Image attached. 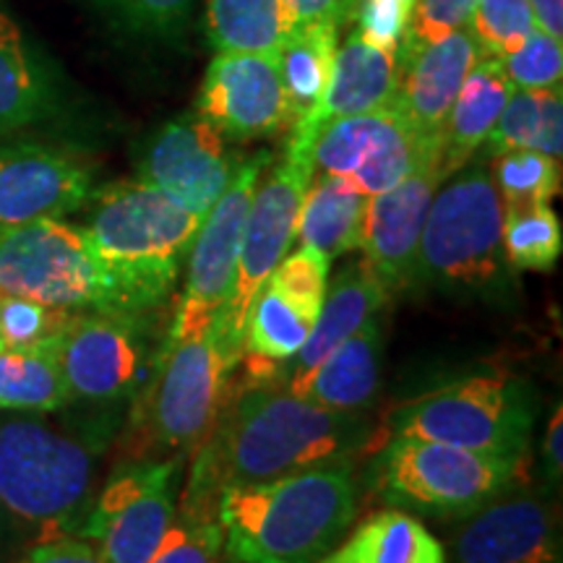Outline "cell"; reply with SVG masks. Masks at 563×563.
Here are the masks:
<instances>
[{
    "instance_id": "1",
    "label": "cell",
    "mask_w": 563,
    "mask_h": 563,
    "mask_svg": "<svg viewBox=\"0 0 563 563\" xmlns=\"http://www.w3.org/2000/svg\"><path fill=\"white\" fill-rule=\"evenodd\" d=\"M365 441L357 412L319 407L292 391L253 389L211 435L188 498L220 504L232 485L277 481L313 464L350 456Z\"/></svg>"
},
{
    "instance_id": "2",
    "label": "cell",
    "mask_w": 563,
    "mask_h": 563,
    "mask_svg": "<svg viewBox=\"0 0 563 563\" xmlns=\"http://www.w3.org/2000/svg\"><path fill=\"white\" fill-rule=\"evenodd\" d=\"M355 511L350 456L277 481L232 485L217 504L232 563H319L344 538Z\"/></svg>"
},
{
    "instance_id": "3",
    "label": "cell",
    "mask_w": 563,
    "mask_h": 563,
    "mask_svg": "<svg viewBox=\"0 0 563 563\" xmlns=\"http://www.w3.org/2000/svg\"><path fill=\"white\" fill-rule=\"evenodd\" d=\"M203 217L144 180L102 188L87 232L112 287L115 313L136 316L170 298Z\"/></svg>"
},
{
    "instance_id": "4",
    "label": "cell",
    "mask_w": 563,
    "mask_h": 563,
    "mask_svg": "<svg viewBox=\"0 0 563 563\" xmlns=\"http://www.w3.org/2000/svg\"><path fill=\"white\" fill-rule=\"evenodd\" d=\"M522 456L483 454L452 443L391 435L368 467L382 501L428 517L464 519L509 488Z\"/></svg>"
},
{
    "instance_id": "5",
    "label": "cell",
    "mask_w": 563,
    "mask_h": 563,
    "mask_svg": "<svg viewBox=\"0 0 563 563\" xmlns=\"http://www.w3.org/2000/svg\"><path fill=\"white\" fill-rule=\"evenodd\" d=\"M504 207L493 175L462 167L435 191L420 235L415 282L443 290H488L506 277Z\"/></svg>"
},
{
    "instance_id": "6",
    "label": "cell",
    "mask_w": 563,
    "mask_h": 563,
    "mask_svg": "<svg viewBox=\"0 0 563 563\" xmlns=\"http://www.w3.org/2000/svg\"><path fill=\"white\" fill-rule=\"evenodd\" d=\"M313 175V146L290 136L285 157L272 167L266 178L258 180L245 220L241 251H238L235 277L228 300L214 316L217 350L228 373L235 371L243 357V332L253 300L274 266L290 253L302 199Z\"/></svg>"
},
{
    "instance_id": "7",
    "label": "cell",
    "mask_w": 563,
    "mask_h": 563,
    "mask_svg": "<svg viewBox=\"0 0 563 563\" xmlns=\"http://www.w3.org/2000/svg\"><path fill=\"white\" fill-rule=\"evenodd\" d=\"M534 428V394L509 373H481L426 391L391 412V435L522 456Z\"/></svg>"
},
{
    "instance_id": "8",
    "label": "cell",
    "mask_w": 563,
    "mask_h": 563,
    "mask_svg": "<svg viewBox=\"0 0 563 563\" xmlns=\"http://www.w3.org/2000/svg\"><path fill=\"white\" fill-rule=\"evenodd\" d=\"M97 454L40 420L0 422V501L24 522H79L95 483Z\"/></svg>"
},
{
    "instance_id": "9",
    "label": "cell",
    "mask_w": 563,
    "mask_h": 563,
    "mask_svg": "<svg viewBox=\"0 0 563 563\" xmlns=\"http://www.w3.org/2000/svg\"><path fill=\"white\" fill-rule=\"evenodd\" d=\"M0 292L66 313H115L110 279L87 232L63 220L0 232Z\"/></svg>"
},
{
    "instance_id": "10",
    "label": "cell",
    "mask_w": 563,
    "mask_h": 563,
    "mask_svg": "<svg viewBox=\"0 0 563 563\" xmlns=\"http://www.w3.org/2000/svg\"><path fill=\"white\" fill-rule=\"evenodd\" d=\"M183 454L173 460L125 464L79 527L100 548L104 563H150L178 514Z\"/></svg>"
},
{
    "instance_id": "11",
    "label": "cell",
    "mask_w": 563,
    "mask_h": 563,
    "mask_svg": "<svg viewBox=\"0 0 563 563\" xmlns=\"http://www.w3.org/2000/svg\"><path fill=\"white\" fill-rule=\"evenodd\" d=\"M269 165V152L243 159L228 188H224V194L203 217L201 228L194 238L191 253H188L186 290H183V300L178 313H175L165 347L209 327L214 316L220 313L224 300H228L253 194H256L258 180L264 178Z\"/></svg>"
},
{
    "instance_id": "12",
    "label": "cell",
    "mask_w": 563,
    "mask_h": 563,
    "mask_svg": "<svg viewBox=\"0 0 563 563\" xmlns=\"http://www.w3.org/2000/svg\"><path fill=\"white\" fill-rule=\"evenodd\" d=\"M230 373L217 350L214 321L186 340L162 347L150 397V431L162 449L186 454L207 439L220 418Z\"/></svg>"
},
{
    "instance_id": "13",
    "label": "cell",
    "mask_w": 563,
    "mask_h": 563,
    "mask_svg": "<svg viewBox=\"0 0 563 563\" xmlns=\"http://www.w3.org/2000/svg\"><path fill=\"white\" fill-rule=\"evenodd\" d=\"M397 104L334 118L313 139V167L352 183L365 196L389 191L412 173L426 150Z\"/></svg>"
},
{
    "instance_id": "14",
    "label": "cell",
    "mask_w": 563,
    "mask_h": 563,
    "mask_svg": "<svg viewBox=\"0 0 563 563\" xmlns=\"http://www.w3.org/2000/svg\"><path fill=\"white\" fill-rule=\"evenodd\" d=\"M243 157L228 150V139L199 112H183L150 139L139 159V180L207 217L224 194Z\"/></svg>"
},
{
    "instance_id": "15",
    "label": "cell",
    "mask_w": 563,
    "mask_h": 563,
    "mask_svg": "<svg viewBox=\"0 0 563 563\" xmlns=\"http://www.w3.org/2000/svg\"><path fill=\"white\" fill-rule=\"evenodd\" d=\"M196 112L228 141L266 139L292 129L279 53H214Z\"/></svg>"
},
{
    "instance_id": "16",
    "label": "cell",
    "mask_w": 563,
    "mask_h": 563,
    "mask_svg": "<svg viewBox=\"0 0 563 563\" xmlns=\"http://www.w3.org/2000/svg\"><path fill=\"white\" fill-rule=\"evenodd\" d=\"M55 350L70 397L115 402L141 384L146 344L133 316L70 313L55 334Z\"/></svg>"
},
{
    "instance_id": "17",
    "label": "cell",
    "mask_w": 563,
    "mask_h": 563,
    "mask_svg": "<svg viewBox=\"0 0 563 563\" xmlns=\"http://www.w3.org/2000/svg\"><path fill=\"white\" fill-rule=\"evenodd\" d=\"M441 157V146H431L407 178L391 186L389 191L368 199L361 235V251L365 253L363 262L371 266L389 292L405 290L415 282L428 209H431L439 186L446 180Z\"/></svg>"
},
{
    "instance_id": "18",
    "label": "cell",
    "mask_w": 563,
    "mask_h": 563,
    "mask_svg": "<svg viewBox=\"0 0 563 563\" xmlns=\"http://www.w3.org/2000/svg\"><path fill=\"white\" fill-rule=\"evenodd\" d=\"M454 563H563L561 519L538 493L498 496L464 517Z\"/></svg>"
},
{
    "instance_id": "19",
    "label": "cell",
    "mask_w": 563,
    "mask_h": 563,
    "mask_svg": "<svg viewBox=\"0 0 563 563\" xmlns=\"http://www.w3.org/2000/svg\"><path fill=\"white\" fill-rule=\"evenodd\" d=\"M89 199V167L70 154L34 141L0 150V232L63 220Z\"/></svg>"
},
{
    "instance_id": "20",
    "label": "cell",
    "mask_w": 563,
    "mask_h": 563,
    "mask_svg": "<svg viewBox=\"0 0 563 563\" xmlns=\"http://www.w3.org/2000/svg\"><path fill=\"white\" fill-rule=\"evenodd\" d=\"M481 55V45L467 26L439 42L415 45L399 58V87L394 104L422 144H441L443 150V125L449 110Z\"/></svg>"
},
{
    "instance_id": "21",
    "label": "cell",
    "mask_w": 563,
    "mask_h": 563,
    "mask_svg": "<svg viewBox=\"0 0 563 563\" xmlns=\"http://www.w3.org/2000/svg\"><path fill=\"white\" fill-rule=\"evenodd\" d=\"M399 87V58L394 51L376 45L361 32L336 45L327 95L316 112L292 125L290 136L313 146L316 133L334 118L361 115L394 102Z\"/></svg>"
},
{
    "instance_id": "22",
    "label": "cell",
    "mask_w": 563,
    "mask_h": 563,
    "mask_svg": "<svg viewBox=\"0 0 563 563\" xmlns=\"http://www.w3.org/2000/svg\"><path fill=\"white\" fill-rule=\"evenodd\" d=\"M382 327L378 319H371L313 371L287 384V391L327 410L361 412L376 399L382 384Z\"/></svg>"
},
{
    "instance_id": "23",
    "label": "cell",
    "mask_w": 563,
    "mask_h": 563,
    "mask_svg": "<svg viewBox=\"0 0 563 563\" xmlns=\"http://www.w3.org/2000/svg\"><path fill=\"white\" fill-rule=\"evenodd\" d=\"M386 298H389V290L373 274L368 264L352 262L350 266H344L332 285L327 287L311 336L290 361L287 384L298 382L308 371H313L329 352L340 347L344 340H350L363 323L376 319Z\"/></svg>"
},
{
    "instance_id": "24",
    "label": "cell",
    "mask_w": 563,
    "mask_h": 563,
    "mask_svg": "<svg viewBox=\"0 0 563 563\" xmlns=\"http://www.w3.org/2000/svg\"><path fill=\"white\" fill-rule=\"evenodd\" d=\"M511 91L514 87L506 76L501 58L483 53L467 74V79L462 81L460 95H456L446 125H443L441 165L446 178L467 167L477 150L488 141Z\"/></svg>"
},
{
    "instance_id": "25",
    "label": "cell",
    "mask_w": 563,
    "mask_h": 563,
    "mask_svg": "<svg viewBox=\"0 0 563 563\" xmlns=\"http://www.w3.org/2000/svg\"><path fill=\"white\" fill-rule=\"evenodd\" d=\"M316 319L319 311L292 300L266 279L253 300L243 332L241 361L249 365L251 376L258 382L277 376L282 365L290 363L311 336Z\"/></svg>"
},
{
    "instance_id": "26",
    "label": "cell",
    "mask_w": 563,
    "mask_h": 563,
    "mask_svg": "<svg viewBox=\"0 0 563 563\" xmlns=\"http://www.w3.org/2000/svg\"><path fill=\"white\" fill-rule=\"evenodd\" d=\"M55 110V84L9 13L0 11V136L40 123Z\"/></svg>"
},
{
    "instance_id": "27",
    "label": "cell",
    "mask_w": 563,
    "mask_h": 563,
    "mask_svg": "<svg viewBox=\"0 0 563 563\" xmlns=\"http://www.w3.org/2000/svg\"><path fill=\"white\" fill-rule=\"evenodd\" d=\"M368 199L355 186L334 175H313L298 214L300 245L321 253L327 262L361 251V235Z\"/></svg>"
},
{
    "instance_id": "28",
    "label": "cell",
    "mask_w": 563,
    "mask_h": 563,
    "mask_svg": "<svg viewBox=\"0 0 563 563\" xmlns=\"http://www.w3.org/2000/svg\"><path fill=\"white\" fill-rule=\"evenodd\" d=\"M319 563H449L446 548L410 511L371 514Z\"/></svg>"
},
{
    "instance_id": "29",
    "label": "cell",
    "mask_w": 563,
    "mask_h": 563,
    "mask_svg": "<svg viewBox=\"0 0 563 563\" xmlns=\"http://www.w3.org/2000/svg\"><path fill=\"white\" fill-rule=\"evenodd\" d=\"M203 30L214 53H279L295 24L285 0H207Z\"/></svg>"
},
{
    "instance_id": "30",
    "label": "cell",
    "mask_w": 563,
    "mask_h": 563,
    "mask_svg": "<svg viewBox=\"0 0 563 563\" xmlns=\"http://www.w3.org/2000/svg\"><path fill=\"white\" fill-rule=\"evenodd\" d=\"M70 399L55 336L32 347L0 344V407L21 412H53Z\"/></svg>"
},
{
    "instance_id": "31",
    "label": "cell",
    "mask_w": 563,
    "mask_h": 563,
    "mask_svg": "<svg viewBox=\"0 0 563 563\" xmlns=\"http://www.w3.org/2000/svg\"><path fill=\"white\" fill-rule=\"evenodd\" d=\"M336 45H340V26L300 24L287 34L285 45L279 47L282 84H285L295 123L316 112L327 95Z\"/></svg>"
},
{
    "instance_id": "32",
    "label": "cell",
    "mask_w": 563,
    "mask_h": 563,
    "mask_svg": "<svg viewBox=\"0 0 563 563\" xmlns=\"http://www.w3.org/2000/svg\"><path fill=\"white\" fill-rule=\"evenodd\" d=\"M490 154L511 150L543 152L561 159L563 150V97L559 89H514L509 102L493 125L488 141Z\"/></svg>"
},
{
    "instance_id": "33",
    "label": "cell",
    "mask_w": 563,
    "mask_h": 563,
    "mask_svg": "<svg viewBox=\"0 0 563 563\" xmlns=\"http://www.w3.org/2000/svg\"><path fill=\"white\" fill-rule=\"evenodd\" d=\"M504 256L514 269L548 272L563 251V230L551 203L525 209H504Z\"/></svg>"
},
{
    "instance_id": "34",
    "label": "cell",
    "mask_w": 563,
    "mask_h": 563,
    "mask_svg": "<svg viewBox=\"0 0 563 563\" xmlns=\"http://www.w3.org/2000/svg\"><path fill=\"white\" fill-rule=\"evenodd\" d=\"M493 183H496L504 209L551 203L553 196L561 191V159L530 150L496 154Z\"/></svg>"
},
{
    "instance_id": "35",
    "label": "cell",
    "mask_w": 563,
    "mask_h": 563,
    "mask_svg": "<svg viewBox=\"0 0 563 563\" xmlns=\"http://www.w3.org/2000/svg\"><path fill=\"white\" fill-rule=\"evenodd\" d=\"M108 24L131 37L180 40L191 24L196 0H84Z\"/></svg>"
},
{
    "instance_id": "36",
    "label": "cell",
    "mask_w": 563,
    "mask_h": 563,
    "mask_svg": "<svg viewBox=\"0 0 563 563\" xmlns=\"http://www.w3.org/2000/svg\"><path fill=\"white\" fill-rule=\"evenodd\" d=\"M222 543L220 514L211 511V501L186 498L180 517L175 514L150 563H217Z\"/></svg>"
},
{
    "instance_id": "37",
    "label": "cell",
    "mask_w": 563,
    "mask_h": 563,
    "mask_svg": "<svg viewBox=\"0 0 563 563\" xmlns=\"http://www.w3.org/2000/svg\"><path fill=\"white\" fill-rule=\"evenodd\" d=\"M534 30L538 26L527 0H475L470 32L485 55L501 58L522 45Z\"/></svg>"
},
{
    "instance_id": "38",
    "label": "cell",
    "mask_w": 563,
    "mask_h": 563,
    "mask_svg": "<svg viewBox=\"0 0 563 563\" xmlns=\"http://www.w3.org/2000/svg\"><path fill=\"white\" fill-rule=\"evenodd\" d=\"M514 89H559L563 79L561 40L534 30L522 45L501 55Z\"/></svg>"
},
{
    "instance_id": "39",
    "label": "cell",
    "mask_w": 563,
    "mask_h": 563,
    "mask_svg": "<svg viewBox=\"0 0 563 563\" xmlns=\"http://www.w3.org/2000/svg\"><path fill=\"white\" fill-rule=\"evenodd\" d=\"M68 316L30 298L0 292V342L9 347H32L47 342L60 332Z\"/></svg>"
},
{
    "instance_id": "40",
    "label": "cell",
    "mask_w": 563,
    "mask_h": 563,
    "mask_svg": "<svg viewBox=\"0 0 563 563\" xmlns=\"http://www.w3.org/2000/svg\"><path fill=\"white\" fill-rule=\"evenodd\" d=\"M329 264L332 262H327L321 253L308 249V245H298L274 266L269 282L285 295H290L292 300L313 308V311H321L323 295L329 287Z\"/></svg>"
},
{
    "instance_id": "41",
    "label": "cell",
    "mask_w": 563,
    "mask_h": 563,
    "mask_svg": "<svg viewBox=\"0 0 563 563\" xmlns=\"http://www.w3.org/2000/svg\"><path fill=\"white\" fill-rule=\"evenodd\" d=\"M473 9L475 0H415L407 45L399 58L415 45H428V42H439L449 34L467 30Z\"/></svg>"
},
{
    "instance_id": "42",
    "label": "cell",
    "mask_w": 563,
    "mask_h": 563,
    "mask_svg": "<svg viewBox=\"0 0 563 563\" xmlns=\"http://www.w3.org/2000/svg\"><path fill=\"white\" fill-rule=\"evenodd\" d=\"M21 563H104L100 548L87 538H60L34 548Z\"/></svg>"
},
{
    "instance_id": "43",
    "label": "cell",
    "mask_w": 563,
    "mask_h": 563,
    "mask_svg": "<svg viewBox=\"0 0 563 563\" xmlns=\"http://www.w3.org/2000/svg\"><path fill=\"white\" fill-rule=\"evenodd\" d=\"M292 24H334L342 26L352 19L355 0H285Z\"/></svg>"
},
{
    "instance_id": "44",
    "label": "cell",
    "mask_w": 563,
    "mask_h": 563,
    "mask_svg": "<svg viewBox=\"0 0 563 563\" xmlns=\"http://www.w3.org/2000/svg\"><path fill=\"white\" fill-rule=\"evenodd\" d=\"M543 460L545 473L551 483H561L563 473V407H555L551 422H548V433L543 443Z\"/></svg>"
},
{
    "instance_id": "45",
    "label": "cell",
    "mask_w": 563,
    "mask_h": 563,
    "mask_svg": "<svg viewBox=\"0 0 563 563\" xmlns=\"http://www.w3.org/2000/svg\"><path fill=\"white\" fill-rule=\"evenodd\" d=\"M532 9L534 26L551 37H563V0H527Z\"/></svg>"
},
{
    "instance_id": "46",
    "label": "cell",
    "mask_w": 563,
    "mask_h": 563,
    "mask_svg": "<svg viewBox=\"0 0 563 563\" xmlns=\"http://www.w3.org/2000/svg\"><path fill=\"white\" fill-rule=\"evenodd\" d=\"M3 511H5V506H3V501H0V527H3Z\"/></svg>"
},
{
    "instance_id": "47",
    "label": "cell",
    "mask_w": 563,
    "mask_h": 563,
    "mask_svg": "<svg viewBox=\"0 0 563 563\" xmlns=\"http://www.w3.org/2000/svg\"><path fill=\"white\" fill-rule=\"evenodd\" d=\"M410 3H412V5H415V0H410Z\"/></svg>"
},
{
    "instance_id": "48",
    "label": "cell",
    "mask_w": 563,
    "mask_h": 563,
    "mask_svg": "<svg viewBox=\"0 0 563 563\" xmlns=\"http://www.w3.org/2000/svg\"><path fill=\"white\" fill-rule=\"evenodd\" d=\"M0 344H3V342H0Z\"/></svg>"
}]
</instances>
